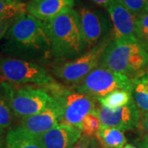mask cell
Masks as SVG:
<instances>
[{
    "label": "cell",
    "instance_id": "cell-1",
    "mask_svg": "<svg viewBox=\"0 0 148 148\" xmlns=\"http://www.w3.org/2000/svg\"><path fill=\"white\" fill-rule=\"evenodd\" d=\"M3 39L1 50L6 57L31 62L52 58L51 45L44 22L27 12L14 20Z\"/></svg>",
    "mask_w": 148,
    "mask_h": 148
},
{
    "label": "cell",
    "instance_id": "cell-2",
    "mask_svg": "<svg viewBox=\"0 0 148 148\" xmlns=\"http://www.w3.org/2000/svg\"><path fill=\"white\" fill-rule=\"evenodd\" d=\"M44 24L51 45L52 58L69 61L86 52L79 15L76 10L62 13L44 21Z\"/></svg>",
    "mask_w": 148,
    "mask_h": 148
},
{
    "label": "cell",
    "instance_id": "cell-3",
    "mask_svg": "<svg viewBox=\"0 0 148 148\" xmlns=\"http://www.w3.org/2000/svg\"><path fill=\"white\" fill-rule=\"evenodd\" d=\"M100 67L132 80L146 73L148 51L139 41H117L113 39L101 56Z\"/></svg>",
    "mask_w": 148,
    "mask_h": 148
},
{
    "label": "cell",
    "instance_id": "cell-4",
    "mask_svg": "<svg viewBox=\"0 0 148 148\" xmlns=\"http://www.w3.org/2000/svg\"><path fill=\"white\" fill-rule=\"evenodd\" d=\"M61 104L63 118L61 123L81 129L85 118L97 108L94 98L63 86L57 82L41 86Z\"/></svg>",
    "mask_w": 148,
    "mask_h": 148
},
{
    "label": "cell",
    "instance_id": "cell-5",
    "mask_svg": "<svg viewBox=\"0 0 148 148\" xmlns=\"http://www.w3.org/2000/svg\"><path fill=\"white\" fill-rule=\"evenodd\" d=\"M114 39L105 37L95 47L73 60L54 64L51 68L53 76L65 83L74 85L79 83L94 69L100 66L101 58L107 45Z\"/></svg>",
    "mask_w": 148,
    "mask_h": 148
},
{
    "label": "cell",
    "instance_id": "cell-6",
    "mask_svg": "<svg viewBox=\"0 0 148 148\" xmlns=\"http://www.w3.org/2000/svg\"><path fill=\"white\" fill-rule=\"evenodd\" d=\"M0 78L12 84L47 86L56 81L40 64L6 56H0Z\"/></svg>",
    "mask_w": 148,
    "mask_h": 148
},
{
    "label": "cell",
    "instance_id": "cell-7",
    "mask_svg": "<svg viewBox=\"0 0 148 148\" xmlns=\"http://www.w3.org/2000/svg\"><path fill=\"white\" fill-rule=\"evenodd\" d=\"M73 90L97 100L114 90H132V80L99 66L79 83L73 86Z\"/></svg>",
    "mask_w": 148,
    "mask_h": 148
},
{
    "label": "cell",
    "instance_id": "cell-8",
    "mask_svg": "<svg viewBox=\"0 0 148 148\" xmlns=\"http://www.w3.org/2000/svg\"><path fill=\"white\" fill-rule=\"evenodd\" d=\"M11 85V108L14 116L17 118L22 119L36 114L46 109L53 101V97L41 87Z\"/></svg>",
    "mask_w": 148,
    "mask_h": 148
},
{
    "label": "cell",
    "instance_id": "cell-9",
    "mask_svg": "<svg viewBox=\"0 0 148 148\" xmlns=\"http://www.w3.org/2000/svg\"><path fill=\"white\" fill-rule=\"evenodd\" d=\"M93 113L100 119L101 125L115 127L122 131H128L138 127L141 118V111L133 100L127 106L116 110H109L101 106Z\"/></svg>",
    "mask_w": 148,
    "mask_h": 148
},
{
    "label": "cell",
    "instance_id": "cell-10",
    "mask_svg": "<svg viewBox=\"0 0 148 148\" xmlns=\"http://www.w3.org/2000/svg\"><path fill=\"white\" fill-rule=\"evenodd\" d=\"M84 41L89 50L106 36L109 22L100 11L83 7L77 12Z\"/></svg>",
    "mask_w": 148,
    "mask_h": 148
},
{
    "label": "cell",
    "instance_id": "cell-11",
    "mask_svg": "<svg viewBox=\"0 0 148 148\" xmlns=\"http://www.w3.org/2000/svg\"><path fill=\"white\" fill-rule=\"evenodd\" d=\"M113 24L114 39L117 41H138L136 16L121 0H115L107 8Z\"/></svg>",
    "mask_w": 148,
    "mask_h": 148
},
{
    "label": "cell",
    "instance_id": "cell-12",
    "mask_svg": "<svg viewBox=\"0 0 148 148\" xmlns=\"http://www.w3.org/2000/svg\"><path fill=\"white\" fill-rule=\"evenodd\" d=\"M62 118L63 109L61 104L53 98V102L43 111L32 116L20 119L17 127L32 135L39 136L61 123Z\"/></svg>",
    "mask_w": 148,
    "mask_h": 148
},
{
    "label": "cell",
    "instance_id": "cell-13",
    "mask_svg": "<svg viewBox=\"0 0 148 148\" xmlns=\"http://www.w3.org/2000/svg\"><path fill=\"white\" fill-rule=\"evenodd\" d=\"M82 136V131L65 123H59L49 131L36 136L44 148H73Z\"/></svg>",
    "mask_w": 148,
    "mask_h": 148
},
{
    "label": "cell",
    "instance_id": "cell-14",
    "mask_svg": "<svg viewBox=\"0 0 148 148\" xmlns=\"http://www.w3.org/2000/svg\"><path fill=\"white\" fill-rule=\"evenodd\" d=\"M74 0H31L27 12L41 21H46L73 9Z\"/></svg>",
    "mask_w": 148,
    "mask_h": 148
},
{
    "label": "cell",
    "instance_id": "cell-15",
    "mask_svg": "<svg viewBox=\"0 0 148 148\" xmlns=\"http://www.w3.org/2000/svg\"><path fill=\"white\" fill-rule=\"evenodd\" d=\"M4 148H44L36 136L21 127L11 128L6 133Z\"/></svg>",
    "mask_w": 148,
    "mask_h": 148
},
{
    "label": "cell",
    "instance_id": "cell-16",
    "mask_svg": "<svg viewBox=\"0 0 148 148\" xmlns=\"http://www.w3.org/2000/svg\"><path fill=\"white\" fill-rule=\"evenodd\" d=\"M11 87L10 82H0V137L10 130L13 121L14 114L10 105Z\"/></svg>",
    "mask_w": 148,
    "mask_h": 148
},
{
    "label": "cell",
    "instance_id": "cell-17",
    "mask_svg": "<svg viewBox=\"0 0 148 148\" xmlns=\"http://www.w3.org/2000/svg\"><path fill=\"white\" fill-rule=\"evenodd\" d=\"M95 138L103 147L123 148L127 144V138L124 136L123 131L115 127L101 125L95 134Z\"/></svg>",
    "mask_w": 148,
    "mask_h": 148
},
{
    "label": "cell",
    "instance_id": "cell-18",
    "mask_svg": "<svg viewBox=\"0 0 148 148\" xmlns=\"http://www.w3.org/2000/svg\"><path fill=\"white\" fill-rule=\"evenodd\" d=\"M132 97L139 110L148 112V73L132 79Z\"/></svg>",
    "mask_w": 148,
    "mask_h": 148
},
{
    "label": "cell",
    "instance_id": "cell-19",
    "mask_svg": "<svg viewBox=\"0 0 148 148\" xmlns=\"http://www.w3.org/2000/svg\"><path fill=\"white\" fill-rule=\"evenodd\" d=\"M132 100V90H117L97 99L101 106L109 110H116L125 106Z\"/></svg>",
    "mask_w": 148,
    "mask_h": 148
},
{
    "label": "cell",
    "instance_id": "cell-20",
    "mask_svg": "<svg viewBox=\"0 0 148 148\" xmlns=\"http://www.w3.org/2000/svg\"><path fill=\"white\" fill-rule=\"evenodd\" d=\"M26 7L27 3L19 0H0V21H14L27 12Z\"/></svg>",
    "mask_w": 148,
    "mask_h": 148
},
{
    "label": "cell",
    "instance_id": "cell-21",
    "mask_svg": "<svg viewBox=\"0 0 148 148\" xmlns=\"http://www.w3.org/2000/svg\"><path fill=\"white\" fill-rule=\"evenodd\" d=\"M101 126L100 119L94 113H91L85 118L82 124L81 130L82 131L83 134H86L89 137H93L95 136Z\"/></svg>",
    "mask_w": 148,
    "mask_h": 148
},
{
    "label": "cell",
    "instance_id": "cell-22",
    "mask_svg": "<svg viewBox=\"0 0 148 148\" xmlns=\"http://www.w3.org/2000/svg\"><path fill=\"white\" fill-rule=\"evenodd\" d=\"M121 2L135 16L148 13V0H121Z\"/></svg>",
    "mask_w": 148,
    "mask_h": 148
},
{
    "label": "cell",
    "instance_id": "cell-23",
    "mask_svg": "<svg viewBox=\"0 0 148 148\" xmlns=\"http://www.w3.org/2000/svg\"><path fill=\"white\" fill-rule=\"evenodd\" d=\"M73 148H100V146L93 137L82 133V136L74 144Z\"/></svg>",
    "mask_w": 148,
    "mask_h": 148
},
{
    "label": "cell",
    "instance_id": "cell-24",
    "mask_svg": "<svg viewBox=\"0 0 148 148\" xmlns=\"http://www.w3.org/2000/svg\"><path fill=\"white\" fill-rule=\"evenodd\" d=\"M137 37L138 40L143 34L148 32V13H143L136 16Z\"/></svg>",
    "mask_w": 148,
    "mask_h": 148
},
{
    "label": "cell",
    "instance_id": "cell-25",
    "mask_svg": "<svg viewBox=\"0 0 148 148\" xmlns=\"http://www.w3.org/2000/svg\"><path fill=\"white\" fill-rule=\"evenodd\" d=\"M138 128H140L143 134V139H148V112L141 114Z\"/></svg>",
    "mask_w": 148,
    "mask_h": 148
},
{
    "label": "cell",
    "instance_id": "cell-26",
    "mask_svg": "<svg viewBox=\"0 0 148 148\" xmlns=\"http://www.w3.org/2000/svg\"><path fill=\"white\" fill-rule=\"evenodd\" d=\"M14 21H0V40L4 37L7 32L10 28Z\"/></svg>",
    "mask_w": 148,
    "mask_h": 148
},
{
    "label": "cell",
    "instance_id": "cell-27",
    "mask_svg": "<svg viewBox=\"0 0 148 148\" xmlns=\"http://www.w3.org/2000/svg\"><path fill=\"white\" fill-rule=\"evenodd\" d=\"M91 2H93L94 3L97 4V5L104 7L105 8H108L109 6L112 3H114L115 0H90Z\"/></svg>",
    "mask_w": 148,
    "mask_h": 148
},
{
    "label": "cell",
    "instance_id": "cell-28",
    "mask_svg": "<svg viewBox=\"0 0 148 148\" xmlns=\"http://www.w3.org/2000/svg\"><path fill=\"white\" fill-rule=\"evenodd\" d=\"M140 147L142 148H148V139H143L140 143Z\"/></svg>",
    "mask_w": 148,
    "mask_h": 148
},
{
    "label": "cell",
    "instance_id": "cell-29",
    "mask_svg": "<svg viewBox=\"0 0 148 148\" xmlns=\"http://www.w3.org/2000/svg\"><path fill=\"white\" fill-rule=\"evenodd\" d=\"M123 148H138L136 146H134V145H132V144H126L124 147H123Z\"/></svg>",
    "mask_w": 148,
    "mask_h": 148
},
{
    "label": "cell",
    "instance_id": "cell-30",
    "mask_svg": "<svg viewBox=\"0 0 148 148\" xmlns=\"http://www.w3.org/2000/svg\"><path fill=\"white\" fill-rule=\"evenodd\" d=\"M0 148H4V142L3 141L2 137H0Z\"/></svg>",
    "mask_w": 148,
    "mask_h": 148
},
{
    "label": "cell",
    "instance_id": "cell-31",
    "mask_svg": "<svg viewBox=\"0 0 148 148\" xmlns=\"http://www.w3.org/2000/svg\"><path fill=\"white\" fill-rule=\"evenodd\" d=\"M104 148H108V147H104Z\"/></svg>",
    "mask_w": 148,
    "mask_h": 148
}]
</instances>
